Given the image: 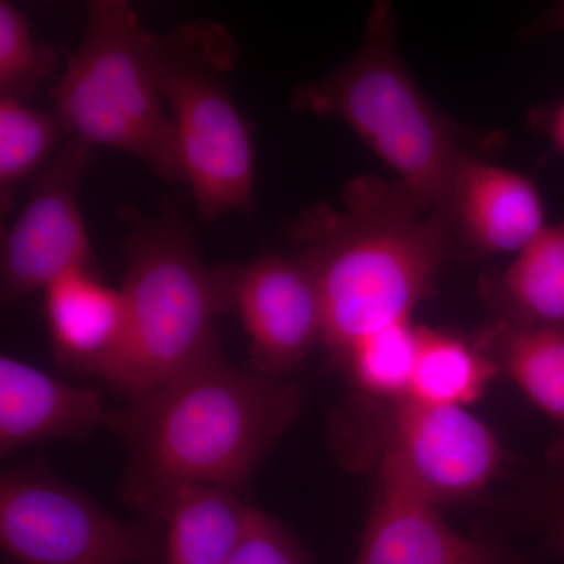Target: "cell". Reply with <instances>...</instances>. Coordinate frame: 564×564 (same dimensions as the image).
<instances>
[{
  "mask_svg": "<svg viewBox=\"0 0 564 564\" xmlns=\"http://www.w3.org/2000/svg\"><path fill=\"white\" fill-rule=\"evenodd\" d=\"M302 411L285 378L236 366L221 348L172 381L110 411L106 429L128 451L122 500L141 522L159 527L182 486L242 492L259 464Z\"/></svg>",
  "mask_w": 564,
  "mask_h": 564,
  "instance_id": "1",
  "label": "cell"
},
{
  "mask_svg": "<svg viewBox=\"0 0 564 564\" xmlns=\"http://www.w3.org/2000/svg\"><path fill=\"white\" fill-rule=\"evenodd\" d=\"M291 239L321 295L322 347L339 366L358 340L413 321L436 291L454 229L399 182L362 176L348 182L343 206L303 210Z\"/></svg>",
  "mask_w": 564,
  "mask_h": 564,
  "instance_id": "2",
  "label": "cell"
},
{
  "mask_svg": "<svg viewBox=\"0 0 564 564\" xmlns=\"http://www.w3.org/2000/svg\"><path fill=\"white\" fill-rule=\"evenodd\" d=\"M122 220L124 343L104 381L133 399L220 348L215 321L234 311V265L207 267L176 212L128 209Z\"/></svg>",
  "mask_w": 564,
  "mask_h": 564,
  "instance_id": "3",
  "label": "cell"
},
{
  "mask_svg": "<svg viewBox=\"0 0 564 564\" xmlns=\"http://www.w3.org/2000/svg\"><path fill=\"white\" fill-rule=\"evenodd\" d=\"M393 28L389 3H375L358 52L323 79L296 88L292 107L345 122L425 209L448 215L464 152L454 124L408 73Z\"/></svg>",
  "mask_w": 564,
  "mask_h": 564,
  "instance_id": "4",
  "label": "cell"
},
{
  "mask_svg": "<svg viewBox=\"0 0 564 564\" xmlns=\"http://www.w3.org/2000/svg\"><path fill=\"white\" fill-rule=\"evenodd\" d=\"M154 44L131 3L91 2L79 47L52 87V110L69 137L124 152L169 184H185Z\"/></svg>",
  "mask_w": 564,
  "mask_h": 564,
  "instance_id": "5",
  "label": "cell"
},
{
  "mask_svg": "<svg viewBox=\"0 0 564 564\" xmlns=\"http://www.w3.org/2000/svg\"><path fill=\"white\" fill-rule=\"evenodd\" d=\"M154 55L185 184L191 185L203 220L250 209L251 131L226 85L236 62L231 33L218 22H187L155 35Z\"/></svg>",
  "mask_w": 564,
  "mask_h": 564,
  "instance_id": "6",
  "label": "cell"
},
{
  "mask_svg": "<svg viewBox=\"0 0 564 564\" xmlns=\"http://www.w3.org/2000/svg\"><path fill=\"white\" fill-rule=\"evenodd\" d=\"M344 458H388L437 505L480 496L502 470L499 437L466 408L356 399L336 422Z\"/></svg>",
  "mask_w": 564,
  "mask_h": 564,
  "instance_id": "7",
  "label": "cell"
},
{
  "mask_svg": "<svg viewBox=\"0 0 564 564\" xmlns=\"http://www.w3.org/2000/svg\"><path fill=\"white\" fill-rule=\"evenodd\" d=\"M0 547L10 564H165L159 527L126 524L43 463L3 470Z\"/></svg>",
  "mask_w": 564,
  "mask_h": 564,
  "instance_id": "8",
  "label": "cell"
},
{
  "mask_svg": "<svg viewBox=\"0 0 564 564\" xmlns=\"http://www.w3.org/2000/svg\"><path fill=\"white\" fill-rule=\"evenodd\" d=\"M95 148L70 137L44 166L17 220L2 234L3 306L76 273H99L79 207Z\"/></svg>",
  "mask_w": 564,
  "mask_h": 564,
  "instance_id": "9",
  "label": "cell"
},
{
  "mask_svg": "<svg viewBox=\"0 0 564 564\" xmlns=\"http://www.w3.org/2000/svg\"><path fill=\"white\" fill-rule=\"evenodd\" d=\"M234 311L250 337L251 369L285 378L323 340L321 295L296 254L234 265Z\"/></svg>",
  "mask_w": 564,
  "mask_h": 564,
  "instance_id": "10",
  "label": "cell"
},
{
  "mask_svg": "<svg viewBox=\"0 0 564 564\" xmlns=\"http://www.w3.org/2000/svg\"><path fill=\"white\" fill-rule=\"evenodd\" d=\"M373 496L352 564H521L507 549L455 532L440 505L388 458H375Z\"/></svg>",
  "mask_w": 564,
  "mask_h": 564,
  "instance_id": "11",
  "label": "cell"
},
{
  "mask_svg": "<svg viewBox=\"0 0 564 564\" xmlns=\"http://www.w3.org/2000/svg\"><path fill=\"white\" fill-rule=\"evenodd\" d=\"M448 218L454 236L475 254H518L547 226L530 177L467 154L456 165Z\"/></svg>",
  "mask_w": 564,
  "mask_h": 564,
  "instance_id": "12",
  "label": "cell"
},
{
  "mask_svg": "<svg viewBox=\"0 0 564 564\" xmlns=\"http://www.w3.org/2000/svg\"><path fill=\"white\" fill-rule=\"evenodd\" d=\"M101 392L80 388L10 355L0 358V455L55 440L87 441L106 429Z\"/></svg>",
  "mask_w": 564,
  "mask_h": 564,
  "instance_id": "13",
  "label": "cell"
},
{
  "mask_svg": "<svg viewBox=\"0 0 564 564\" xmlns=\"http://www.w3.org/2000/svg\"><path fill=\"white\" fill-rule=\"evenodd\" d=\"M44 318L55 364L73 373L106 378L124 343L121 291L99 273H76L44 291Z\"/></svg>",
  "mask_w": 564,
  "mask_h": 564,
  "instance_id": "14",
  "label": "cell"
},
{
  "mask_svg": "<svg viewBox=\"0 0 564 564\" xmlns=\"http://www.w3.org/2000/svg\"><path fill=\"white\" fill-rule=\"evenodd\" d=\"M496 321L525 328L564 326V218L547 225L502 273L484 282Z\"/></svg>",
  "mask_w": 564,
  "mask_h": 564,
  "instance_id": "15",
  "label": "cell"
},
{
  "mask_svg": "<svg viewBox=\"0 0 564 564\" xmlns=\"http://www.w3.org/2000/svg\"><path fill=\"white\" fill-rule=\"evenodd\" d=\"M251 510L232 489L209 485L176 489L161 518L165 564H228L247 532Z\"/></svg>",
  "mask_w": 564,
  "mask_h": 564,
  "instance_id": "16",
  "label": "cell"
},
{
  "mask_svg": "<svg viewBox=\"0 0 564 564\" xmlns=\"http://www.w3.org/2000/svg\"><path fill=\"white\" fill-rule=\"evenodd\" d=\"M480 339L499 373L554 422L547 464L564 467V326L525 328L496 321Z\"/></svg>",
  "mask_w": 564,
  "mask_h": 564,
  "instance_id": "17",
  "label": "cell"
},
{
  "mask_svg": "<svg viewBox=\"0 0 564 564\" xmlns=\"http://www.w3.org/2000/svg\"><path fill=\"white\" fill-rule=\"evenodd\" d=\"M496 375L499 369L480 336L467 339L419 325L408 399L436 406L466 408L485 395Z\"/></svg>",
  "mask_w": 564,
  "mask_h": 564,
  "instance_id": "18",
  "label": "cell"
},
{
  "mask_svg": "<svg viewBox=\"0 0 564 564\" xmlns=\"http://www.w3.org/2000/svg\"><path fill=\"white\" fill-rule=\"evenodd\" d=\"M69 139L65 124L54 110H40L28 101L0 96V204L3 214L13 206L18 185L46 166Z\"/></svg>",
  "mask_w": 564,
  "mask_h": 564,
  "instance_id": "19",
  "label": "cell"
},
{
  "mask_svg": "<svg viewBox=\"0 0 564 564\" xmlns=\"http://www.w3.org/2000/svg\"><path fill=\"white\" fill-rule=\"evenodd\" d=\"M417 328L413 321L395 323L358 340L343 361L356 399L375 403H393L410 397Z\"/></svg>",
  "mask_w": 564,
  "mask_h": 564,
  "instance_id": "20",
  "label": "cell"
},
{
  "mask_svg": "<svg viewBox=\"0 0 564 564\" xmlns=\"http://www.w3.org/2000/svg\"><path fill=\"white\" fill-rule=\"evenodd\" d=\"M58 55L33 35L28 18L17 6L0 2V96L28 101L54 79Z\"/></svg>",
  "mask_w": 564,
  "mask_h": 564,
  "instance_id": "21",
  "label": "cell"
},
{
  "mask_svg": "<svg viewBox=\"0 0 564 564\" xmlns=\"http://www.w3.org/2000/svg\"><path fill=\"white\" fill-rule=\"evenodd\" d=\"M228 564H313L303 545L272 516L252 508L250 522Z\"/></svg>",
  "mask_w": 564,
  "mask_h": 564,
  "instance_id": "22",
  "label": "cell"
},
{
  "mask_svg": "<svg viewBox=\"0 0 564 564\" xmlns=\"http://www.w3.org/2000/svg\"><path fill=\"white\" fill-rule=\"evenodd\" d=\"M534 122L556 152L564 155V98L549 109L536 111Z\"/></svg>",
  "mask_w": 564,
  "mask_h": 564,
  "instance_id": "23",
  "label": "cell"
},
{
  "mask_svg": "<svg viewBox=\"0 0 564 564\" xmlns=\"http://www.w3.org/2000/svg\"><path fill=\"white\" fill-rule=\"evenodd\" d=\"M547 25L551 29H560L564 31V2L562 6L555 7L547 17Z\"/></svg>",
  "mask_w": 564,
  "mask_h": 564,
  "instance_id": "24",
  "label": "cell"
}]
</instances>
